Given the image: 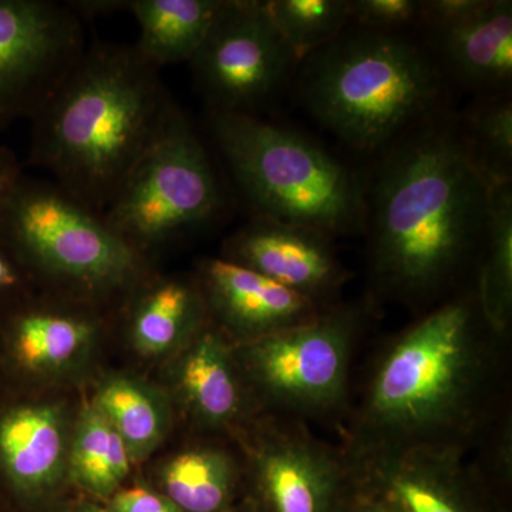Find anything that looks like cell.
<instances>
[{
	"label": "cell",
	"mask_w": 512,
	"mask_h": 512,
	"mask_svg": "<svg viewBox=\"0 0 512 512\" xmlns=\"http://www.w3.org/2000/svg\"><path fill=\"white\" fill-rule=\"evenodd\" d=\"M505 345L474 282L387 339L340 446L356 477L409 451L473 447L497 414Z\"/></svg>",
	"instance_id": "obj_1"
},
{
	"label": "cell",
	"mask_w": 512,
	"mask_h": 512,
	"mask_svg": "<svg viewBox=\"0 0 512 512\" xmlns=\"http://www.w3.org/2000/svg\"><path fill=\"white\" fill-rule=\"evenodd\" d=\"M490 187L446 107L384 148L365 177L372 302L427 311L463 288L476 268Z\"/></svg>",
	"instance_id": "obj_2"
},
{
	"label": "cell",
	"mask_w": 512,
	"mask_h": 512,
	"mask_svg": "<svg viewBox=\"0 0 512 512\" xmlns=\"http://www.w3.org/2000/svg\"><path fill=\"white\" fill-rule=\"evenodd\" d=\"M134 46L86 47L32 119L30 161L103 214L175 109Z\"/></svg>",
	"instance_id": "obj_3"
},
{
	"label": "cell",
	"mask_w": 512,
	"mask_h": 512,
	"mask_svg": "<svg viewBox=\"0 0 512 512\" xmlns=\"http://www.w3.org/2000/svg\"><path fill=\"white\" fill-rule=\"evenodd\" d=\"M303 107L346 146L382 153L443 109L446 77L427 47L404 33L348 26L303 60Z\"/></svg>",
	"instance_id": "obj_4"
},
{
	"label": "cell",
	"mask_w": 512,
	"mask_h": 512,
	"mask_svg": "<svg viewBox=\"0 0 512 512\" xmlns=\"http://www.w3.org/2000/svg\"><path fill=\"white\" fill-rule=\"evenodd\" d=\"M215 144L254 218L333 241L365 232V178L322 144L256 114L210 111Z\"/></svg>",
	"instance_id": "obj_5"
},
{
	"label": "cell",
	"mask_w": 512,
	"mask_h": 512,
	"mask_svg": "<svg viewBox=\"0 0 512 512\" xmlns=\"http://www.w3.org/2000/svg\"><path fill=\"white\" fill-rule=\"evenodd\" d=\"M0 234L40 291L110 308L153 274L150 259L101 212L55 181L23 177L0 211Z\"/></svg>",
	"instance_id": "obj_6"
},
{
	"label": "cell",
	"mask_w": 512,
	"mask_h": 512,
	"mask_svg": "<svg viewBox=\"0 0 512 512\" xmlns=\"http://www.w3.org/2000/svg\"><path fill=\"white\" fill-rule=\"evenodd\" d=\"M373 302L336 303L315 318L234 345V356L262 413L328 421L348 406L350 367Z\"/></svg>",
	"instance_id": "obj_7"
},
{
	"label": "cell",
	"mask_w": 512,
	"mask_h": 512,
	"mask_svg": "<svg viewBox=\"0 0 512 512\" xmlns=\"http://www.w3.org/2000/svg\"><path fill=\"white\" fill-rule=\"evenodd\" d=\"M207 148L180 107L103 212L111 228L151 261L157 249L197 231L222 210Z\"/></svg>",
	"instance_id": "obj_8"
},
{
	"label": "cell",
	"mask_w": 512,
	"mask_h": 512,
	"mask_svg": "<svg viewBox=\"0 0 512 512\" xmlns=\"http://www.w3.org/2000/svg\"><path fill=\"white\" fill-rule=\"evenodd\" d=\"M232 441L258 512H342L359 490L342 447L313 436L305 421L262 413Z\"/></svg>",
	"instance_id": "obj_9"
},
{
	"label": "cell",
	"mask_w": 512,
	"mask_h": 512,
	"mask_svg": "<svg viewBox=\"0 0 512 512\" xmlns=\"http://www.w3.org/2000/svg\"><path fill=\"white\" fill-rule=\"evenodd\" d=\"M107 309L39 291L0 312L2 387L46 390L84 375L106 335Z\"/></svg>",
	"instance_id": "obj_10"
},
{
	"label": "cell",
	"mask_w": 512,
	"mask_h": 512,
	"mask_svg": "<svg viewBox=\"0 0 512 512\" xmlns=\"http://www.w3.org/2000/svg\"><path fill=\"white\" fill-rule=\"evenodd\" d=\"M190 64L210 111L256 116L284 89L299 62L264 0H222Z\"/></svg>",
	"instance_id": "obj_11"
},
{
	"label": "cell",
	"mask_w": 512,
	"mask_h": 512,
	"mask_svg": "<svg viewBox=\"0 0 512 512\" xmlns=\"http://www.w3.org/2000/svg\"><path fill=\"white\" fill-rule=\"evenodd\" d=\"M82 19L50 0H0V130L32 120L86 50Z\"/></svg>",
	"instance_id": "obj_12"
},
{
	"label": "cell",
	"mask_w": 512,
	"mask_h": 512,
	"mask_svg": "<svg viewBox=\"0 0 512 512\" xmlns=\"http://www.w3.org/2000/svg\"><path fill=\"white\" fill-rule=\"evenodd\" d=\"M77 410L46 390L0 387V490L12 503H45L69 483Z\"/></svg>",
	"instance_id": "obj_13"
},
{
	"label": "cell",
	"mask_w": 512,
	"mask_h": 512,
	"mask_svg": "<svg viewBox=\"0 0 512 512\" xmlns=\"http://www.w3.org/2000/svg\"><path fill=\"white\" fill-rule=\"evenodd\" d=\"M168 393L197 433L234 440L262 414L237 360L234 345L208 320L170 359Z\"/></svg>",
	"instance_id": "obj_14"
},
{
	"label": "cell",
	"mask_w": 512,
	"mask_h": 512,
	"mask_svg": "<svg viewBox=\"0 0 512 512\" xmlns=\"http://www.w3.org/2000/svg\"><path fill=\"white\" fill-rule=\"evenodd\" d=\"M461 448H421L380 461L359 487L390 512H500L491 485Z\"/></svg>",
	"instance_id": "obj_15"
},
{
	"label": "cell",
	"mask_w": 512,
	"mask_h": 512,
	"mask_svg": "<svg viewBox=\"0 0 512 512\" xmlns=\"http://www.w3.org/2000/svg\"><path fill=\"white\" fill-rule=\"evenodd\" d=\"M222 258L299 293L320 308L336 305L350 274L335 241L313 229L252 218L225 239Z\"/></svg>",
	"instance_id": "obj_16"
},
{
	"label": "cell",
	"mask_w": 512,
	"mask_h": 512,
	"mask_svg": "<svg viewBox=\"0 0 512 512\" xmlns=\"http://www.w3.org/2000/svg\"><path fill=\"white\" fill-rule=\"evenodd\" d=\"M208 319L232 345H244L315 318L323 308L228 259L198 266Z\"/></svg>",
	"instance_id": "obj_17"
},
{
	"label": "cell",
	"mask_w": 512,
	"mask_h": 512,
	"mask_svg": "<svg viewBox=\"0 0 512 512\" xmlns=\"http://www.w3.org/2000/svg\"><path fill=\"white\" fill-rule=\"evenodd\" d=\"M444 77L485 96L510 92L512 2L483 0L464 18L424 29Z\"/></svg>",
	"instance_id": "obj_18"
},
{
	"label": "cell",
	"mask_w": 512,
	"mask_h": 512,
	"mask_svg": "<svg viewBox=\"0 0 512 512\" xmlns=\"http://www.w3.org/2000/svg\"><path fill=\"white\" fill-rule=\"evenodd\" d=\"M130 348L146 359H173L208 323L195 276L151 274L123 301Z\"/></svg>",
	"instance_id": "obj_19"
},
{
	"label": "cell",
	"mask_w": 512,
	"mask_h": 512,
	"mask_svg": "<svg viewBox=\"0 0 512 512\" xmlns=\"http://www.w3.org/2000/svg\"><path fill=\"white\" fill-rule=\"evenodd\" d=\"M241 453L220 441H201L165 458L161 494L181 512H228L244 483Z\"/></svg>",
	"instance_id": "obj_20"
},
{
	"label": "cell",
	"mask_w": 512,
	"mask_h": 512,
	"mask_svg": "<svg viewBox=\"0 0 512 512\" xmlns=\"http://www.w3.org/2000/svg\"><path fill=\"white\" fill-rule=\"evenodd\" d=\"M90 402L119 433L134 464L147 460L173 429L174 403L168 390L137 376L104 377Z\"/></svg>",
	"instance_id": "obj_21"
},
{
	"label": "cell",
	"mask_w": 512,
	"mask_h": 512,
	"mask_svg": "<svg viewBox=\"0 0 512 512\" xmlns=\"http://www.w3.org/2000/svg\"><path fill=\"white\" fill-rule=\"evenodd\" d=\"M222 0H128L140 37L136 47L148 63H190L220 12Z\"/></svg>",
	"instance_id": "obj_22"
},
{
	"label": "cell",
	"mask_w": 512,
	"mask_h": 512,
	"mask_svg": "<svg viewBox=\"0 0 512 512\" xmlns=\"http://www.w3.org/2000/svg\"><path fill=\"white\" fill-rule=\"evenodd\" d=\"M473 282L488 325L508 339L512 322V183L491 184Z\"/></svg>",
	"instance_id": "obj_23"
},
{
	"label": "cell",
	"mask_w": 512,
	"mask_h": 512,
	"mask_svg": "<svg viewBox=\"0 0 512 512\" xmlns=\"http://www.w3.org/2000/svg\"><path fill=\"white\" fill-rule=\"evenodd\" d=\"M134 466L128 448L92 402L77 410L69 454V483L97 498L123 488Z\"/></svg>",
	"instance_id": "obj_24"
},
{
	"label": "cell",
	"mask_w": 512,
	"mask_h": 512,
	"mask_svg": "<svg viewBox=\"0 0 512 512\" xmlns=\"http://www.w3.org/2000/svg\"><path fill=\"white\" fill-rule=\"evenodd\" d=\"M464 140L490 184L512 183V101L510 94L481 97L458 116Z\"/></svg>",
	"instance_id": "obj_25"
},
{
	"label": "cell",
	"mask_w": 512,
	"mask_h": 512,
	"mask_svg": "<svg viewBox=\"0 0 512 512\" xmlns=\"http://www.w3.org/2000/svg\"><path fill=\"white\" fill-rule=\"evenodd\" d=\"M279 35L299 64L350 26L349 0H264Z\"/></svg>",
	"instance_id": "obj_26"
},
{
	"label": "cell",
	"mask_w": 512,
	"mask_h": 512,
	"mask_svg": "<svg viewBox=\"0 0 512 512\" xmlns=\"http://www.w3.org/2000/svg\"><path fill=\"white\" fill-rule=\"evenodd\" d=\"M419 0H349L350 25L382 33H403L420 23Z\"/></svg>",
	"instance_id": "obj_27"
},
{
	"label": "cell",
	"mask_w": 512,
	"mask_h": 512,
	"mask_svg": "<svg viewBox=\"0 0 512 512\" xmlns=\"http://www.w3.org/2000/svg\"><path fill=\"white\" fill-rule=\"evenodd\" d=\"M39 291L15 249L0 234V312Z\"/></svg>",
	"instance_id": "obj_28"
},
{
	"label": "cell",
	"mask_w": 512,
	"mask_h": 512,
	"mask_svg": "<svg viewBox=\"0 0 512 512\" xmlns=\"http://www.w3.org/2000/svg\"><path fill=\"white\" fill-rule=\"evenodd\" d=\"M113 512H181L165 495L146 487L121 488L110 498Z\"/></svg>",
	"instance_id": "obj_29"
},
{
	"label": "cell",
	"mask_w": 512,
	"mask_h": 512,
	"mask_svg": "<svg viewBox=\"0 0 512 512\" xmlns=\"http://www.w3.org/2000/svg\"><path fill=\"white\" fill-rule=\"evenodd\" d=\"M22 178V168L18 158L9 148L0 146V211L3 210Z\"/></svg>",
	"instance_id": "obj_30"
},
{
	"label": "cell",
	"mask_w": 512,
	"mask_h": 512,
	"mask_svg": "<svg viewBox=\"0 0 512 512\" xmlns=\"http://www.w3.org/2000/svg\"><path fill=\"white\" fill-rule=\"evenodd\" d=\"M126 2L120 0H90V2H70L69 8L79 16L109 15V13L119 12L121 9H127Z\"/></svg>",
	"instance_id": "obj_31"
},
{
	"label": "cell",
	"mask_w": 512,
	"mask_h": 512,
	"mask_svg": "<svg viewBox=\"0 0 512 512\" xmlns=\"http://www.w3.org/2000/svg\"><path fill=\"white\" fill-rule=\"evenodd\" d=\"M342 512H390L389 508L386 507L376 498L375 495L367 493L359 487L357 493L353 495L352 500L346 505L345 510Z\"/></svg>",
	"instance_id": "obj_32"
},
{
	"label": "cell",
	"mask_w": 512,
	"mask_h": 512,
	"mask_svg": "<svg viewBox=\"0 0 512 512\" xmlns=\"http://www.w3.org/2000/svg\"><path fill=\"white\" fill-rule=\"evenodd\" d=\"M67 512H113L109 507H101V505L93 504V503H83L77 505V507L72 508Z\"/></svg>",
	"instance_id": "obj_33"
},
{
	"label": "cell",
	"mask_w": 512,
	"mask_h": 512,
	"mask_svg": "<svg viewBox=\"0 0 512 512\" xmlns=\"http://www.w3.org/2000/svg\"><path fill=\"white\" fill-rule=\"evenodd\" d=\"M228 512H258V511L255 510L254 505L249 503L248 505H245V507H241V508L232 507L231 510H229Z\"/></svg>",
	"instance_id": "obj_34"
},
{
	"label": "cell",
	"mask_w": 512,
	"mask_h": 512,
	"mask_svg": "<svg viewBox=\"0 0 512 512\" xmlns=\"http://www.w3.org/2000/svg\"><path fill=\"white\" fill-rule=\"evenodd\" d=\"M0 387H2V382H0Z\"/></svg>",
	"instance_id": "obj_35"
}]
</instances>
